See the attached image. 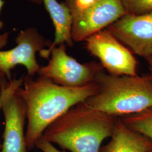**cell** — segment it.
Returning a JSON list of instances; mask_svg holds the SVG:
<instances>
[{
	"label": "cell",
	"instance_id": "cell-13",
	"mask_svg": "<svg viewBox=\"0 0 152 152\" xmlns=\"http://www.w3.org/2000/svg\"><path fill=\"white\" fill-rule=\"evenodd\" d=\"M126 14L141 15L152 11V0H121Z\"/></svg>",
	"mask_w": 152,
	"mask_h": 152
},
{
	"label": "cell",
	"instance_id": "cell-9",
	"mask_svg": "<svg viewBox=\"0 0 152 152\" xmlns=\"http://www.w3.org/2000/svg\"><path fill=\"white\" fill-rule=\"evenodd\" d=\"M126 14L121 0H97L81 15L73 18L72 38L81 42Z\"/></svg>",
	"mask_w": 152,
	"mask_h": 152
},
{
	"label": "cell",
	"instance_id": "cell-17",
	"mask_svg": "<svg viewBox=\"0 0 152 152\" xmlns=\"http://www.w3.org/2000/svg\"><path fill=\"white\" fill-rule=\"evenodd\" d=\"M148 63H149V70L151 72V75L150 77L152 80V56L148 58Z\"/></svg>",
	"mask_w": 152,
	"mask_h": 152
},
{
	"label": "cell",
	"instance_id": "cell-4",
	"mask_svg": "<svg viewBox=\"0 0 152 152\" xmlns=\"http://www.w3.org/2000/svg\"><path fill=\"white\" fill-rule=\"evenodd\" d=\"M66 47L65 44H60L39 52L42 58L49 59L51 55V59L48 65L40 66L38 76L68 87H82L95 81L98 73L104 70L100 63L95 61L80 63L68 55Z\"/></svg>",
	"mask_w": 152,
	"mask_h": 152
},
{
	"label": "cell",
	"instance_id": "cell-3",
	"mask_svg": "<svg viewBox=\"0 0 152 152\" xmlns=\"http://www.w3.org/2000/svg\"><path fill=\"white\" fill-rule=\"evenodd\" d=\"M98 89L85 103L105 114L127 116L152 108L150 76H115L100 72L95 79Z\"/></svg>",
	"mask_w": 152,
	"mask_h": 152
},
{
	"label": "cell",
	"instance_id": "cell-10",
	"mask_svg": "<svg viewBox=\"0 0 152 152\" xmlns=\"http://www.w3.org/2000/svg\"><path fill=\"white\" fill-rule=\"evenodd\" d=\"M111 137L100 152H148L152 149V141L131 130L121 120H117Z\"/></svg>",
	"mask_w": 152,
	"mask_h": 152
},
{
	"label": "cell",
	"instance_id": "cell-1",
	"mask_svg": "<svg viewBox=\"0 0 152 152\" xmlns=\"http://www.w3.org/2000/svg\"><path fill=\"white\" fill-rule=\"evenodd\" d=\"M23 85L24 87L15 92L27 107L25 140L28 149L36 146L49 125L76 104L85 102L98 89L95 81L82 87H68L39 76L36 79L24 77Z\"/></svg>",
	"mask_w": 152,
	"mask_h": 152
},
{
	"label": "cell",
	"instance_id": "cell-6",
	"mask_svg": "<svg viewBox=\"0 0 152 152\" xmlns=\"http://www.w3.org/2000/svg\"><path fill=\"white\" fill-rule=\"evenodd\" d=\"M86 48L96 57L108 74L115 76H136L137 61L129 50L121 44L107 29L86 39Z\"/></svg>",
	"mask_w": 152,
	"mask_h": 152
},
{
	"label": "cell",
	"instance_id": "cell-7",
	"mask_svg": "<svg viewBox=\"0 0 152 152\" xmlns=\"http://www.w3.org/2000/svg\"><path fill=\"white\" fill-rule=\"evenodd\" d=\"M16 45L7 50H0V71L7 81L12 80L11 71L18 65L26 67L28 76L33 77L38 73L40 66L36 54L44 50L48 42L34 28L20 31L15 38Z\"/></svg>",
	"mask_w": 152,
	"mask_h": 152
},
{
	"label": "cell",
	"instance_id": "cell-11",
	"mask_svg": "<svg viewBox=\"0 0 152 152\" xmlns=\"http://www.w3.org/2000/svg\"><path fill=\"white\" fill-rule=\"evenodd\" d=\"M50 16L55 27V39L49 46L50 50L60 44L72 47L74 43L72 38L73 18L64 2L59 3L57 0H42Z\"/></svg>",
	"mask_w": 152,
	"mask_h": 152
},
{
	"label": "cell",
	"instance_id": "cell-20",
	"mask_svg": "<svg viewBox=\"0 0 152 152\" xmlns=\"http://www.w3.org/2000/svg\"><path fill=\"white\" fill-rule=\"evenodd\" d=\"M3 76H4V74H3V73H2V72L0 71V77Z\"/></svg>",
	"mask_w": 152,
	"mask_h": 152
},
{
	"label": "cell",
	"instance_id": "cell-12",
	"mask_svg": "<svg viewBox=\"0 0 152 152\" xmlns=\"http://www.w3.org/2000/svg\"><path fill=\"white\" fill-rule=\"evenodd\" d=\"M121 121L131 130L152 141V108L125 116Z\"/></svg>",
	"mask_w": 152,
	"mask_h": 152
},
{
	"label": "cell",
	"instance_id": "cell-16",
	"mask_svg": "<svg viewBox=\"0 0 152 152\" xmlns=\"http://www.w3.org/2000/svg\"><path fill=\"white\" fill-rule=\"evenodd\" d=\"M5 1L3 0H0V11L1 10L3 6L4 5ZM4 28V23L0 20V30ZM9 38L8 33L6 32L2 34H0V50L4 48L7 44Z\"/></svg>",
	"mask_w": 152,
	"mask_h": 152
},
{
	"label": "cell",
	"instance_id": "cell-15",
	"mask_svg": "<svg viewBox=\"0 0 152 152\" xmlns=\"http://www.w3.org/2000/svg\"><path fill=\"white\" fill-rule=\"evenodd\" d=\"M36 146L43 152H65L57 149L52 143L45 139L43 136L40 137L37 141Z\"/></svg>",
	"mask_w": 152,
	"mask_h": 152
},
{
	"label": "cell",
	"instance_id": "cell-19",
	"mask_svg": "<svg viewBox=\"0 0 152 152\" xmlns=\"http://www.w3.org/2000/svg\"><path fill=\"white\" fill-rule=\"evenodd\" d=\"M31 1H32L33 3H35L36 4H41L42 3V0H29Z\"/></svg>",
	"mask_w": 152,
	"mask_h": 152
},
{
	"label": "cell",
	"instance_id": "cell-14",
	"mask_svg": "<svg viewBox=\"0 0 152 152\" xmlns=\"http://www.w3.org/2000/svg\"><path fill=\"white\" fill-rule=\"evenodd\" d=\"M97 0H65L64 3L69 9L72 18L81 15L90 8Z\"/></svg>",
	"mask_w": 152,
	"mask_h": 152
},
{
	"label": "cell",
	"instance_id": "cell-2",
	"mask_svg": "<svg viewBox=\"0 0 152 152\" xmlns=\"http://www.w3.org/2000/svg\"><path fill=\"white\" fill-rule=\"evenodd\" d=\"M117 120L81 102L49 125L42 136L72 152H100L102 142L112 136Z\"/></svg>",
	"mask_w": 152,
	"mask_h": 152
},
{
	"label": "cell",
	"instance_id": "cell-21",
	"mask_svg": "<svg viewBox=\"0 0 152 152\" xmlns=\"http://www.w3.org/2000/svg\"><path fill=\"white\" fill-rule=\"evenodd\" d=\"M148 152H152V149H151V150H150V151H149Z\"/></svg>",
	"mask_w": 152,
	"mask_h": 152
},
{
	"label": "cell",
	"instance_id": "cell-5",
	"mask_svg": "<svg viewBox=\"0 0 152 152\" xmlns=\"http://www.w3.org/2000/svg\"><path fill=\"white\" fill-rule=\"evenodd\" d=\"M24 77L7 81L0 77V91L3 94L1 109L5 117L3 143L0 152H28L24 131L27 120L26 105L16 90L23 83Z\"/></svg>",
	"mask_w": 152,
	"mask_h": 152
},
{
	"label": "cell",
	"instance_id": "cell-18",
	"mask_svg": "<svg viewBox=\"0 0 152 152\" xmlns=\"http://www.w3.org/2000/svg\"><path fill=\"white\" fill-rule=\"evenodd\" d=\"M2 99H3V94H2V92L0 91V109H1V105H2ZM1 148H2V144L0 143V151L1 150Z\"/></svg>",
	"mask_w": 152,
	"mask_h": 152
},
{
	"label": "cell",
	"instance_id": "cell-8",
	"mask_svg": "<svg viewBox=\"0 0 152 152\" xmlns=\"http://www.w3.org/2000/svg\"><path fill=\"white\" fill-rule=\"evenodd\" d=\"M136 54L152 56V11L145 14H125L107 29Z\"/></svg>",
	"mask_w": 152,
	"mask_h": 152
}]
</instances>
